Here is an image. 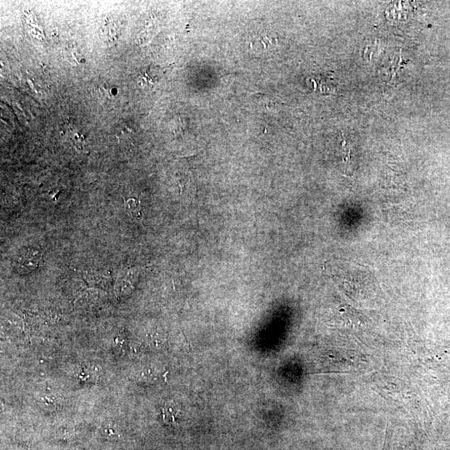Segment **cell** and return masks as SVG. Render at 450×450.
<instances>
[{
	"mask_svg": "<svg viewBox=\"0 0 450 450\" xmlns=\"http://www.w3.org/2000/svg\"><path fill=\"white\" fill-rule=\"evenodd\" d=\"M43 253L40 248L35 247L25 248L16 256L13 267L17 273L27 275L38 269Z\"/></svg>",
	"mask_w": 450,
	"mask_h": 450,
	"instance_id": "1",
	"label": "cell"
},
{
	"mask_svg": "<svg viewBox=\"0 0 450 450\" xmlns=\"http://www.w3.org/2000/svg\"><path fill=\"white\" fill-rule=\"evenodd\" d=\"M131 270H128L123 272L118 278L115 285V292L120 298H123L131 293L133 285V278L131 277Z\"/></svg>",
	"mask_w": 450,
	"mask_h": 450,
	"instance_id": "2",
	"label": "cell"
},
{
	"mask_svg": "<svg viewBox=\"0 0 450 450\" xmlns=\"http://www.w3.org/2000/svg\"><path fill=\"white\" fill-rule=\"evenodd\" d=\"M180 413V408L178 404L173 400L166 402L163 407V418L166 424L169 425L178 424Z\"/></svg>",
	"mask_w": 450,
	"mask_h": 450,
	"instance_id": "3",
	"label": "cell"
},
{
	"mask_svg": "<svg viewBox=\"0 0 450 450\" xmlns=\"http://www.w3.org/2000/svg\"><path fill=\"white\" fill-rule=\"evenodd\" d=\"M39 405H40V407L43 408V409H45V410H55L58 406V400L53 396L45 395L40 399Z\"/></svg>",
	"mask_w": 450,
	"mask_h": 450,
	"instance_id": "4",
	"label": "cell"
},
{
	"mask_svg": "<svg viewBox=\"0 0 450 450\" xmlns=\"http://www.w3.org/2000/svg\"><path fill=\"white\" fill-rule=\"evenodd\" d=\"M103 434L110 440H118V438H119L117 429H115L114 427L110 426V425L104 426L103 428Z\"/></svg>",
	"mask_w": 450,
	"mask_h": 450,
	"instance_id": "5",
	"label": "cell"
}]
</instances>
